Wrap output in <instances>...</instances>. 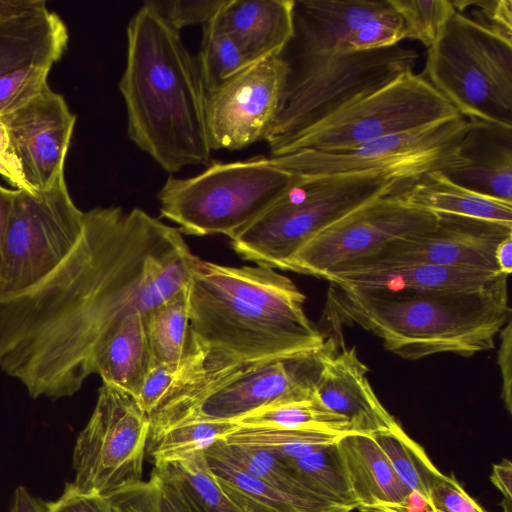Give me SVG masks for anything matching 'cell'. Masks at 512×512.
Instances as JSON below:
<instances>
[{"label":"cell","mask_w":512,"mask_h":512,"mask_svg":"<svg viewBox=\"0 0 512 512\" xmlns=\"http://www.w3.org/2000/svg\"><path fill=\"white\" fill-rule=\"evenodd\" d=\"M402 18L405 39L432 46L457 12L451 0H388Z\"/></svg>","instance_id":"cell-38"},{"label":"cell","mask_w":512,"mask_h":512,"mask_svg":"<svg viewBox=\"0 0 512 512\" xmlns=\"http://www.w3.org/2000/svg\"><path fill=\"white\" fill-rule=\"evenodd\" d=\"M437 219V214L405 204L394 190L316 234L295 253L285 270L322 278L376 253L392 240L431 228Z\"/></svg>","instance_id":"cell-14"},{"label":"cell","mask_w":512,"mask_h":512,"mask_svg":"<svg viewBox=\"0 0 512 512\" xmlns=\"http://www.w3.org/2000/svg\"><path fill=\"white\" fill-rule=\"evenodd\" d=\"M458 117L455 107L422 74L411 71L303 130L279 155L299 150L347 151Z\"/></svg>","instance_id":"cell-9"},{"label":"cell","mask_w":512,"mask_h":512,"mask_svg":"<svg viewBox=\"0 0 512 512\" xmlns=\"http://www.w3.org/2000/svg\"><path fill=\"white\" fill-rule=\"evenodd\" d=\"M15 190L0 185V281L3 267L4 241Z\"/></svg>","instance_id":"cell-51"},{"label":"cell","mask_w":512,"mask_h":512,"mask_svg":"<svg viewBox=\"0 0 512 512\" xmlns=\"http://www.w3.org/2000/svg\"><path fill=\"white\" fill-rule=\"evenodd\" d=\"M336 442L305 457L285 461L313 493L324 501L351 512L358 508V502L352 492Z\"/></svg>","instance_id":"cell-31"},{"label":"cell","mask_w":512,"mask_h":512,"mask_svg":"<svg viewBox=\"0 0 512 512\" xmlns=\"http://www.w3.org/2000/svg\"><path fill=\"white\" fill-rule=\"evenodd\" d=\"M8 512H47V503L19 486L12 497Z\"/></svg>","instance_id":"cell-50"},{"label":"cell","mask_w":512,"mask_h":512,"mask_svg":"<svg viewBox=\"0 0 512 512\" xmlns=\"http://www.w3.org/2000/svg\"><path fill=\"white\" fill-rule=\"evenodd\" d=\"M51 68L43 64H30L1 79L0 116L25 104L48 86Z\"/></svg>","instance_id":"cell-39"},{"label":"cell","mask_w":512,"mask_h":512,"mask_svg":"<svg viewBox=\"0 0 512 512\" xmlns=\"http://www.w3.org/2000/svg\"><path fill=\"white\" fill-rule=\"evenodd\" d=\"M435 512H486L459 484L453 474L440 473L429 491Z\"/></svg>","instance_id":"cell-43"},{"label":"cell","mask_w":512,"mask_h":512,"mask_svg":"<svg viewBox=\"0 0 512 512\" xmlns=\"http://www.w3.org/2000/svg\"><path fill=\"white\" fill-rule=\"evenodd\" d=\"M0 175L16 189H26L7 129L0 117Z\"/></svg>","instance_id":"cell-47"},{"label":"cell","mask_w":512,"mask_h":512,"mask_svg":"<svg viewBox=\"0 0 512 512\" xmlns=\"http://www.w3.org/2000/svg\"><path fill=\"white\" fill-rule=\"evenodd\" d=\"M143 316L130 315L112 330L94 350L89 366L90 375H99L104 384L135 399L153 363Z\"/></svg>","instance_id":"cell-26"},{"label":"cell","mask_w":512,"mask_h":512,"mask_svg":"<svg viewBox=\"0 0 512 512\" xmlns=\"http://www.w3.org/2000/svg\"><path fill=\"white\" fill-rule=\"evenodd\" d=\"M205 454L227 461L250 476L323 512H347L313 493L287 461L267 451L228 444L222 440L208 448Z\"/></svg>","instance_id":"cell-27"},{"label":"cell","mask_w":512,"mask_h":512,"mask_svg":"<svg viewBox=\"0 0 512 512\" xmlns=\"http://www.w3.org/2000/svg\"><path fill=\"white\" fill-rule=\"evenodd\" d=\"M149 435V416L136 399L103 383L76 440L72 483L82 492L104 497L138 483Z\"/></svg>","instance_id":"cell-12"},{"label":"cell","mask_w":512,"mask_h":512,"mask_svg":"<svg viewBox=\"0 0 512 512\" xmlns=\"http://www.w3.org/2000/svg\"><path fill=\"white\" fill-rule=\"evenodd\" d=\"M470 125L461 116L375 139L347 151L299 150L284 157L290 169L302 176L376 170L405 182L430 171L447 172L464 166L460 145Z\"/></svg>","instance_id":"cell-13"},{"label":"cell","mask_w":512,"mask_h":512,"mask_svg":"<svg viewBox=\"0 0 512 512\" xmlns=\"http://www.w3.org/2000/svg\"><path fill=\"white\" fill-rule=\"evenodd\" d=\"M295 0H226L216 22L257 61L282 55L294 37Z\"/></svg>","instance_id":"cell-21"},{"label":"cell","mask_w":512,"mask_h":512,"mask_svg":"<svg viewBox=\"0 0 512 512\" xmlns=\"http://www.w3.org/2000/svg\"><path fill=\"white\" fill-rule=\"evenodd\" d=\"M301 177L284 155L212 161L192 177L169 176L157 194L159 210L182 234H223L231 239Z\"/></svg>","instance_id":"cell-5"},{"label":"cell","mask_w":512,"mask_h":512,"mask_svg":"<svg viewBox=\"0 0 512 512\" xmlns=\"http://www.w3.org/2000/svg\"><path fill=\"white\" fill-rule=\"evenodd\" d=\"M68 39L66 24L46 3L0 18V80L26 65L52 67L63 56Z\"/></svg>","instance_id":"cell-23"},{"label":"cell","mask_w":512,"mask_h":512,"mask_svg":"<svg viewBox=\"0 0 512 512\" xmlns=\"http://www.w3.org/2000/svg\"><path fill=\"white\" fill-rule=\"evenodd\" d=\"M418 53L400 44L369 51L341 50L290 68L274 123L265 139L278 156L297 134L347 104L414 71Z\"/></svg>","instance_id":"cell-8"},{"label":"cell","mask_w":512,"mask_h":512,"mask_svg":"<svg viewBox=\"0 0 512 512\" xmlns=\"http://www.w3.org/2000/svg\"><path fill=\"white\" fill-rule=\"evenodd\" d=\"M193 270L222 292L250 306L300 323L311 322L304 311L305 295L274 268L232 267L197 257Z\"/></svg>","instance_id":"cell-19"},{"label":"cell","mask_w":512,"mask_h":512,"mask_svg":"<svg viewBox=\"0 0 512 512\" xmlns=\"http://www.w3.org/2000/svg\"><path fill=\"white\" fill-rule=\"evenodd\" d=\"M185 363L186 359L178 364L153 361L136 398V401L148 416L180 380Z\"/></svg>","instance_id":"cell-42"},{"label":"cell","mask_w":512,"mask_h":512,"mask_svg":"<svg viewBox=\"0 0 512 512\" xmlns=\"http://www.w3.org/2000/svg\"><path fill=\"white\" fill-rule=\"evenodd\" d=\"M193 512H241L213 475L204 451L154 464Z\"/></svg>","instance_id":"cell-29"},{"label":"cell","mask_w":512,"mask_h":512,"mask_svg":"<svg viewBox=\"0 0 512 512\" xmlns=\"http://www.w3.org/2000/svg\"><path fill=\"white\" fill-rule=\"evenodd\" d=\"M388 458L397 476L411 491L429 499L433 481L441 473L424 448L397 422L391 428L371 435Z\"/></svg>","instance_id":"cell-33"},{"label":"cell","mask_w":512,"mask_h":512,"mask_svg":"<svg viewBox=\"0 0 512 512\" xmlns=\"http://www.w3.org/2000/svg\"><path fill=\"white\" fill-rule=\"evenodd\" d=\"M385 171L302 176L260 216L234 235L231 247L256 265L285 270L312 237L363 204L393 192Z\"/></svg>","instance_id":"cell-6"},{"label":"cell","mask_w":512,"mask_h":512,"mask_svg":"<svg viewBox=\"0 0 512 512\" xmlns=\"http://www.w3.org/2000/svg\"><path fill=\"white\" fill-rule=\"evenodd\" d=\"M495 260L500 273L509 276L512 272V235L498 245Z\"/></svg>","instance_id":"cell-53"},{"label":"cell","mask_w":512,"mask_h":512,"mask_svg":"<svg viewBox=\"0 0 512 512\" xmlns=\"http://www.w3.org/2000/svg\"><path fill=\"white\" fill-rule=\"evenodd\" d=\"M45 3L44 0H0V18L16 15Z\"/></svg>","instance_id":"cell-52"},{"label":"cell","mask_w":512,"mask_h":512,"mask_svg":"<svg viewBox=\"0 0 512 512\" xmlns=\"http://www.w3.org/2000/svg\"><path fill=\"white\" fill-rule=\"evenodd\" d=\"M395 192L408 206L434 214L512 224V202L464 187L440 170L400 182Z\"/></svg>","instance_id":"cell-24"},{"label":"cell","mask_w":512,"mask_h":512,"mask_svg":"<svg viewBox=\"0 0 512 512\" xmlns=\"http://www.w3.org/2000/svg\"><path fill=\"white\" fill-rule=\"evenodd\" d=\"M0 117L28 191L46 189L65 175L76 116L61 94L48 85L25 104Z\"/></svg>","instance_id":"cell-17"},{"label":"cell","mask_w":512,"mask_h":512,"mask_svg":"<svg viewBox=\"0 0 512 512\" xmlns=\"http://www.w3.org/2000/svg\"><path fill=\"white\" fill-rule=\"evenodd\" d=\"M389 2V1H388ZM405 39V28L400 15L389 7L352 33L349 51H369L397 45Z\"/></svg>","instance_id":"cell-40"},{"label":"cell","mask_w":512,"mask_h":512,"mask_svg":"<svg viewBox=\"0 0 512 512\" xmlns=\"http://www.w3.org/2000/svg\"><path fill=\"white\" fill-rule=\"evenodd\" d=\"M182 233L140 208L96 207L69 255L43 279L0 290V368L32 398L74 395L92 354L123 320L189 284Z\"/></svg>","instance_id":"cell-1"},{"label":"cell","mask_w":512,"mask_h":512,"mask_svg":"<svg viewBox=\"0 0 512 512\" xmlns=\"http://www.w3.org/2000/svg\"><path fill=\"white\" fill-rule=\"evenodd\" d=\"M334 337V336H333ZM341 337L323 360L316 385V398L329 410L347 419L350 433L373 435L394 426L397 421L373 391L355 347L337 349Z\"/></svg>","instance_id":"cell-18"},{"label":"cell","mask_w":512,"mask_h":512,"mask_svg":"<svg viewBox=\"0 0 512 512\" xmlns=\"http://www.w3.org/2000/svg\"><path fill=\"white\" fill-rule=\"evenodd\" d=\"M206 458L220 487L241 512H323L250 476L227 461L210 455H206Z\"/></svg>","instance_id":"cell-30"},{"label":"cell","mask_w":512,"mask_h":512,"mask_svg":"<svg viewBox=\"0 0 512 512\" xmlns=\"http://www.w3.org/2000/svg\"><path fill=\"white\" fill-rule=\"evenodd\" d=\"M196 62L207 92L254 63L238 40L214 18L203 26Z\"/></svg>","instance_id":"cell-35"},{"label":"cell","mask_w":512,"mask_h":512,"mask_svg":"<svg viewBox=\"0 0 512 512\" xmlns=\"http://www.w3.org/2000/svg\"><path fill=\"white\" fill-rule=\"evenodd\" d=\"M340 436L311 430L239 426L224 441L267 451L284 460H294L335 443Z\"/></svg>","instance_id":"cell-34"},{"label":"cell","mask_w":512,"mask_h":512,"mask_svg":"<svg viewBox=\"0 0 512 512\" xmlns=\"http://www.w3.org/2000/svg\"><path fill=\"white\" fill-rule=\"evenodd\" d=\"M119 90L130 140L163 170L175 173L212 162L207 91L196 59L180 32L146 3L127 26Z\"/></svg>","instance_id":"cell-2"},{"label":"cell","mask_w":512,"mask_h":512,"mask_svg":"<svg viewBox=\"0 0 512 512\" xmlns=\"http://www.w3.org/2000/svg\"><path fill=\"white\" fill-rule=\"evenodd\" d=\"M226 0H148L147 5L157 11L175 30L193 25H205L219 12Z\"/></svg>","instance_id":"cell-41"},{"label":"cell","mask_w":512,"mask_h":512,"mask_svg":"<svg viewBox=\"0 0 512 512\" xmlns=\"http://www.w3.org/2000/svg\"><path fill=\"white\" fill-rule=\"evenodd\" d=\"M470 122L460 145L465 165L444 173L471 190L512 202V127Z\"/></svg>","instance_id":"cell-20"},{"label":"cell","mask_w":512,"mask_h":512,"mask_svg":"<svg viewBox=\"0 0 512 512\" xmlns=\"http://www.w3.org/2000/svg\"><path fill=\"white\" fill-rule=\"evenodd\" d=\"M421 74L467 120L512 127V42L470 16L448 20Z\"/></svg>","instance_id":"cell-7"},{"label":"cell","mask_w":512,"mask_h":512,"mask_svg":"<svg viewBox=\"0 0 512 512\" xmlns=\"http://www.w3.org/2000/svg\"><path fill=\"white\" fill-rule=\"evenodd\" d=\"M188 301L192 335L207 351L255 360L313 351L325 343L312 321L300 323L250 306L193 269Z\"/></svg>","instance_id":"cell-10"},{"label":"cell","mask_w":512,"mask_h":512,"mask_svg":"<svg viewBox=\"0 0 512 512\" xmlns=\"http://www.w3.org/2000/svg\"><path fill=\"white\" fill-rule=\"evenodd\" d=\"M508 276L473 291L412 292L366 290L330 283L324 319L334 336L357 325L384 347L408 360L437 353L469 357L494 347L510 320Z\"/></svg>","instance_id":"cell-3"},{"label":"cell","mask_w":512,"mask_h":512,"mask_svg":"<svg viewBox=\"0 0 512 512\" xmlns=\"http://www.w3.org/2000/svg\"><path fill=\"white\" fill-rule=\"evenodd\" d=\"M500 274L434 265H408L366 270L337 269L321 279L344 287L366 290L460 292L483 288Z\"/></svg>","instance_id":"cell-22"},{"label":"cell","mask_w":512,"mask_h":512,"mask_svg":"<svg viewBox=\"0 0 512 512\" xmlns=\"http://www.w3.org/2000/svg\"><path fill=\"white\" fill-rule=\"evenodd\" d=\"M472 7L471 17L475 22L512 42V1L511 0H467Z\"/></svg>","instance_id":"cell-44"},{"label":"cell","mask_w":512,"mask_h":512,"mask_svg":"<svg viewBox=\"0 0 512 512\" xmlns=\"http://www.w3.org/2000/svg\"><path fill=\"white\" fill-rule=\"evenodd\" d=\"M360 512H435L429 499L417 492H411L401 502L358 508Z\"/></svg>","instance_id":"cell-49"},{"label":"cell","mask_w":512,"mask_h":512,"mask_svg":"<svg viewBox=\"0 0 512 512\" xmlns=\"http://www.w3.org/2000/svg\"><path fill=\"white\" fill-rule=\"evenodd\" d=\"M238 428L237 423L228 421L185 422L168 429L148 447L155 464L197 451L205 452Z\"/></svg>","instance_id":"cell-36"},{"label":"cell","mask_w":512,"mask_h":512,"mask_svg":"<svg viewBox=\"0 0 512 512\" xmlns=\"http://www.w3.org/2000/svg\"><path fill=\"white\" fill-rule=\"evenodd\" d=\"M85 212L72 200L65 175L40 191L16 189L8 220L0 290H23L43 279L72 251Z\"/></svg>","instance_id":"cell-11"},{"label":"cell","mask_w":512,"mask_h":512,"mask_svg":"<svg viewBox=\"0 0 512 512\" xmlns=\"http://www.w3.org/2000/svg\"><path fill=\"white\" fill-rule=\"evenodd\" d=\"M143 317L154 362L178 364L198 348L190 326L188 285Z\"/></svg>","instance_id":"cell-28"},{"label":"cell","mask_w":512,"mask_h":512,"mask_svg":"<svg viewBox=\"0 0 512 512\" xmlns=\"http://www.w3.org/2000/svg\"><path fill=\"white\" fill-rule=\"evenodd\" d=\"M290 74L282 55L257 61L206 94L213 150H238L265 140Z\"/></svg>","instance_id":"cell-16"},{"label":"cell","mask_w":512,"mask_h":512,"mask_svg":"<svg viewBox=\"0 0 512 512\" xmlns=\"http://www.w3.org/2000/svg\"><path fill=\"white\" fill-rule=\"evenodd\" d=\"M498 364L502 376V400L509 413L512 412V325L509 320L500 331Z\"/></svg>","instance_id":"cell-46"},{"label":"cell","mask_w":512,"mask_h":512,"mask_svg":"<svg viewBox=\"0 0 512 512\" xmlns=\"http://www.w3.org/2000/svg\"><path fill=\"white\" fill-rule=\"evenodd\" d=\"M114 512H193L174 485L155 468L150 478L108 496Z\"/></svg>","instance_id":"cell-37"},{"label":"cell","mask_w":512,"mask_h":512,"mask_svg":"<svg viewBox=\"0 0 512 512\" xmlns=\"http://www.w3.org/2000/svg\"><path fill=\"white\" fill-rule=\"evenodd\" d=\"M333 343L331 337L317 350L255 360L197 350L187 359L180 380L149 415L148 446L181 423H236L260 408L316 398L323 360Z\"/></svg>","instance_id":"cell-4"},{"label":"cell","mask_w":512,"mask_h":512,"mask_svg":"<svg viewBox=\"0 0 512 512\" xmlns=\"http://www.w3.org/2000/svg\"><path fill=\"white\" fill-rule=\"evenodd\" d=\"M437 215L431 228L392 240L376 253L334 270L434 265L499 272L495 252L500 242L512 235V224Z\"/></svg>","instance_id":"cell-15"},{"label":"cell","mask_w":512,"mask_h":512,"mask_svg":"<svg viewBox=\"0 0 512 512\" xmlns=\"http://www.w3.org/2000/svg\"><path fill=\"white\" fill-rule=\"evenodd\" d=\"M236 423L243 427H276L338 435L350 433L347 419L326 408L317 398L260 408Z\"/></svg>","instance_id":"cell-32"},{"label":"cell","mask_w":512,"mask_h":512,"mask_svg":"<svg viewBox=\"0 0 512 512\" xmlns=\"http://www.w3.org/2000/svg\"><path fill=\"white\" fill-rule=\"evenodd\" d=\"M336 444L358 508L397 503L409 497L412 491L371 435L346 433Z\"/></svg>","instance_id":"cell-25"},{"label":"cell","mask_w":512,"mask_h":512,"mask_svg":"<svg viewBox=\"0 0 512 512\" xmlns=\"http://www.w3.org/2000/svg\"><path fill=\"white\" fill-rule=\"evenodd\" d=\"M492 484L501 492L502 512H512V463L509 459H503L500 463L493 464L490 475Z\"/></svg>","instance_id":"cell-48"},{"label":"cell","mask_w":512,"mask_h":512,"mask_svg":"<svg viewBox=\"0 0 512 512\" xmlns=\"http://www.w3.org/2000/svg\"><path fill=\"white\" fill-rule=\"evenodd\" d=\"M47 512H114L108 497L80 491L68 483L62 495L47 503Z\"/></svg>","instance_id":"cell-45"}]
</instances>
